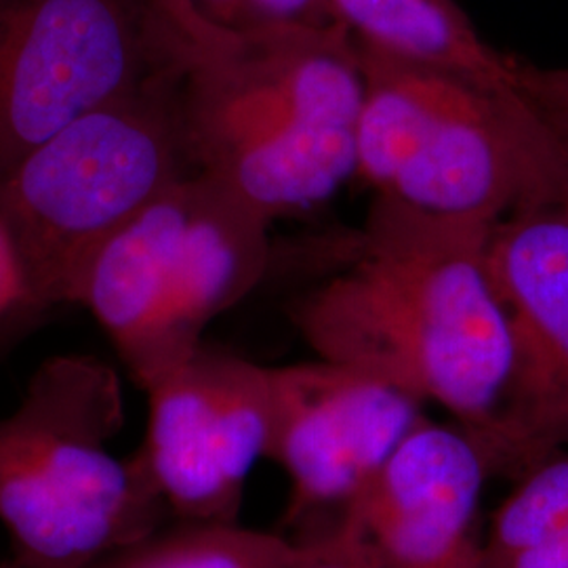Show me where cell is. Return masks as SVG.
<instances>
[{
  "label": "cell",
  "instance_id": "9c48e42d",
  "mask_svg": "<svg viewBox=\"0 0 568 568\" xmlns=\"http://www.w3.org/2000/svg\"><path fill=\"white\" fill-rule=\"evenodd\" d=\"M145 467L183 523L234 525L246 478L267 459L272 366L201 345L148 387Z\"/></svg>",
  "mask_w": 568,
  "mask_h": 568
},
{
  "label": "cell",
  "instance_id": "5bb4252c",
  "mask_svg": "<svg viewBox=\"0 0 568 568\" xmlns=\"http://www.w3.org/2000/svg\"><path fill=\"white\" fill-rule=\"evenodd\" d=\"M568 535V453H556L520 476L490 518L485 568Z\"/></svg>",
  "mask_w": 568,
  "mask_h": 568
},
{
  "label": "cell",
  "instance_id": "8992f818",
  "mask_svg": "<svg viewBox=\"0 0 568 568\" xmlns=\"http://www.w3.org/2000/svg\"><path fill=\"white\" fill-rule=\"evenodd\" d=\"M270 225L225 183L190 173L105 244L79 304L138 386L190 358L206 325L260 284L272 255Z\"/></svg>",
  "mask_w": 568,
  "mask_h": 568
},
{
  "label": "cell",
  "instance_id": "d6986e66",
  "mask_svg": "<svg viewBox=\"0 0 568 568\" xmlns=\"http://www.w3.org/2000/svg\"><path fill=\"white\" fill-rule=\"evenodd\" d=\"M562 211H565V213H567V215H568V203L565 204V206H562Z\"/></svg>",
  "mask_w": 568,
  "mask_h": 568
},
{
  "label": "cell",
  "instance_id": "9a60e30c",
  "mask_svg": "<svg viewBox=\"0 0 568 568\" xmlns=\"http://www.w3.org/2000/svg\"><path fill=\"white\" fill-rule=\"evenodd\" d=\"M286 568L379 567L358 511L347 506L293 539V558Z\"/></svg>",
  "mask_w": 568,
  "mask_h": 568
},
{
  "label": "cell",
  "instance_id": "30bf717a",
  "mask_svg": "<svg viewBox=\"0 0 568 568\" xmlns=\"http://www.w3.org/2000/svg\"><path fill=\"white\" fill-rule=\"evenodd\" d=\"M272 384L267 459L291 483V527L344 511L426 417L424 405L398 387L323 358L272 366Z\"/></svg>",
  "mask_w": 568,
  "mask_h": 568
},
{
  "label": "cell",
  "instance_id": "7c38bea8",
  "mask_svg": "<svg viewBox=\"0 0 568 568\" xmlns=\"http://www.w3.org/2000/svg\"><path fill=\"white\" fill-rule=\"evenodd\" d=\"M354 41L478 81L516 87L518 60L490 47L457 0H331Z\"/></svg>",
  "mask_w": 568,
  "mask_h": 568
},
{
  "label": "cell",
  "instance_id": "ac0fdd59",
  "mask_svg": "<svg viewBox=\"0 0 568 568\" xmlns=\"http://www.w3.org/2000/svg\"><path fill=\"white\" fill-rule=\"evenodd\" d=\"M18 304H26V283L13 244L0 225V314Z\"/></svg>",
  "mask_w": 568,
  "mask_h": 568
},
{
  "label": "cell",
  "instance_id": "3957f363",
  "mask_svg": "<svg viewBox=\"0 0 568 568\" xmlns=\"http://www.w3.org/2000/svg\"><path fill=\"white\" fill-rule=\"evenodd\" d=\"M356 47V178L375 194L488 224L568 203L567 159L518 84Z\"/></svg>",
  "mask_w": 568,
  "mask_h": 568
},
{
  "label": "cell",
  "instance_id": "8fae6325",
  "mask_svg": "<svg viewBox=\"0 0 568 568\" xmlns=\"http://www.w3.org/2000/svg\"><path fill=\"white\" fill-rule=\"evenodd\" d=\"M490 476L466 427L424 417L349 504L377 567L485 568L480 506Z\"/></svg>",
  "mask_w": 568,
  "mask_h": 568
},
{
  "label": "cell",
  "instance_id": "52a82bcc",
  "mask_svg": "<svg viewBox=\"0 0 568 568\" xmlns=\"http://www.w3.org/2000/svg\"><path fill=\"white\" fill-rule=\"evenodd\" d=\"M180 70L164 0H0V182L70 122Z\"/></svg>",
  "mask_w": 568,
  "mask_h": 568
},
{
  "label": "cell",
  "instance_id": "7a4b0ae2",
  "mask_svg": "<svg viewBox=\"0 0 568 568\" xmlns=\"http://www.w3.org/2000/svg\"><path fill=\"white\" fill-rule=\"evenodd\" d=\"M180 41L178 103L196 173L267 220L331 199L356 175L363 68L342 23L230 28L169 0Z\"/></svg>",
  "mask_w": 568,
  "mask_h": 568
},
{
  "label": "cell",
  "instance_id": "5b68a950",
  "mask_svg": "<svg viewBox=\"0 0 568 568\" xmlns=\"http://www.w3.org/2000/svg\"><path fill=\"white\" fill-rule=\"evenodd\" d=\"M180 74L87 112L0 182V225L20 262L26 304H79L105 244L185 175Z\"/></svg>",
  "mask_w": 568,
  "mask_h": 568
},
{
  "label": "cell",
  "instance_id": "e0dca14e",
  "mask_svg": "<svg viewBox=\"0 0 568 568\" xmlns=\"http://www.w3.org/2000/svg\"><path fill=\"white\" fill-rule=\"evenodd\" d=\"M518 87L568 163V68H539L518 61Z\"/></svg>",
  "mask_w": 568,
  "mask_h": 568
},
{
  "label": "cell",
  "instance_id": "2e32d148",
  "mask_svg": "<svg viewBox=\"0 0 568 568\" xmlns=\"http://www.w3.org/2000/svg\"><path fill=\"white\" fill-rule=\"evenodd\" d=\"M204 18L230 28L337 23L331 0H190Z\"/></svg>",
  "mask_w": 568,
  "mask_h": 568
},
{
  "label": "cell",
  "instance_id": "4fadbf2b",
  "mask_svg": "<svg viewBox=\"0 0 568 568\" xmlns=\"http://www.w3.org/2000/svg\"><path fill=\"white\" fill-rule=\"evenodd\" d=\"M293 539L234 525H196L154 532L82 568H286Z\"/></svg>",
  "mask_w": 568,
  "mask_h": 568
},
{
  "label": "cell",
  "instance_id": "277c9868",
  "mask_svg": "<svg viewBox=\"0 0 568 568\" xmlns=\"http://www.w3.org/2000/svg\"><path fill=\"white\" fill-rule=\"evenodd\" d=\"M119 373L89 354L44 361L0 417V520L23 568H82L154 535L169 511L142 453L116 457Z\"/></svg>",
  "mask_w": 568,
  "mask_h": 568
},
{
  "label": "cell",
  "instance_id": "ba28073f",
  "mask_svg": "<svg viewBox=\"0 0 568 568\" xmlns=\"http://www.w3.org/2000/svg\"><path fill=\"white\" fill-rule=\"evenodd\" d=\"M488 272L508 316L511 373L485 429L469 432L493 476L520 478L568 447V215L518 213L495 225Z\"/></svg>",
  "mask_w": 568,
  "mask_h": 568
},
{
  "label": "cell",
  "instance_id": "6da1fadb",
  "mask_svg": "<svg viewBox=\"0 0 568 568\" xmlns=\"http://www.w3.org/2000/svg\"><path fill=\"white\" fill-rule=\"evenodd\" d=\"M495 225L375 194L347 264L293 304V325L316 358L485 429L511 373L508 316L488 272Z\"/></svg>",
  "mask_w": 568,
  "mask_h": 568
}]
</instances>
